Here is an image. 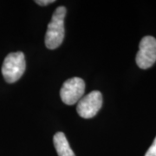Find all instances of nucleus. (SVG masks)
<instances>
[{
  "mask_svg": "<svg viewBox=\"0 0 156 156\" xmlns=\"http://www.w3.org/2000/svg\"><path fill=\"white\" fill-rule=\"evenodd\" d=\"M66 13V8L64 6H59L56 8L52 15L44 39L45 45L50 50H55L58 48L64 39V18Z\"/></svg>",
  "mask_w": 156,
  "mask_h": 156,
  "instance_id": "1",
  "label": "nucleus"
},
{
  "mask_svg": "<svg viewBox=\"0 0 156 156\" xmlns=\"http://www.w3.org/2000/svg\"><path fill=\"white\" fill-rule=\"evenodd\" d=\"M26 63L23 52H13L6 56L2 66V74L7 83H13L22 77Z\"/></svg>",
  "mask_w": 156,
  "mask_h": 156,
  "instance_id": "2",
  "label": "nucleus"
},
{
  "mask_svg": "<svg viewBox=\"0 0 156 156\" xmlns=\"http://www.w3.org/2000/svg\"><path fill=\"white\" fill-rule=\"evenodd\" d=\"M135 61L139 68L142 69H149L156 62V39L154 37L147 36L140 40Z\"/></svg>",
  "mask_w": 156,
  "mask_h": 156,
  "instance_id": "3",
  "label": "nucleus"
},
{
  "mask_svg": "<svg viewBox=\"0 0 156 156\" xmlns=\"http://www.w3.org/2000/svg\"><path fill=\"white\" fill-rule=\"evenodd\" d=\"M85 91V83L83 79L73 77L62 84L60 96L62 101L67 105H73L82 99Z\"/></svg>",
  "mask_w": 156,
  "mask_h": 156,
  "instance_id": "4",
  "label": "nucleus"
},
{
  "mask_svg": "<svg viewBox=\"0 0 156 156\" xmlns=\"http://www.w3.org/2000/svg\"><path fill=\"white\" fill-rule=\"evenodd\" d=\"M102 105V95L100 91H92L78 101L76 111L84 119H90L96 114Z\"/></svg>",
  "mask_w": 156,
  "mask_h": 156,
  "instance_id": "5",
  "label": "nucleus"
},
{
  "mask_svg": "<svg viewBox=\"0 0 156 156\" xmlns=\"http://www.w3.org/2000/svg\"><path fill=\"white\" fill-rule=\"evenodd\" d=\"M53 142L58 156H76L69 144L66 135L62 132H57L54 135Z\"/></svg>",
  "mask_w": 156,
  "mask_h": 156,
  "instance_id": "6",
  "label": "nucleus"
},
{
  "mask_svg": "<svg viewBox=\"0 0 156 156\" xmlns=\"http://www.w3.org/2000/svg\"><path fill=\"white\" fill-rule=\"evenodd\" d=\"M145 156H156V137L153 144L148 148V150L147 151Z\"/></svg>",
  "mask_w": 156,
  "mask_h": 156,
  "instance_id": "7",
  "label": "nucleus"
},
{
  "mask_svg": "<svg viewBox=\"0 0 156 156\" xmlns=\"http://www.w3.org/2000/svg\"><path fill=\"white\" fill-rule=\"evenodd\" d=\"M35 2H36L38 5L45 6V5H50V4L54 3V2H55V0H37V1H35Z\"/></svg>",
  "mask_w": 156,
  "mask_h": 156,
  "instance_id": "8",
  "label": "nucleus"
}]
</instances>
